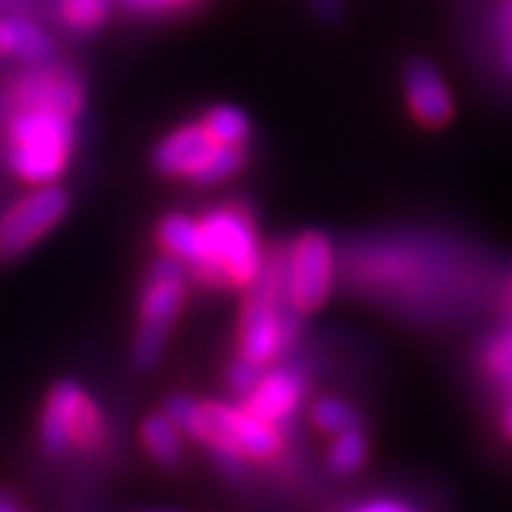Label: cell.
Returning a JSON list of instances; mask_svg holds the SVG:
<instances>
[{
	"label": "cell",
	"mask_w": 512,
	"mask_h": 512,
	"mask_svg": "<svg viewBox=\"0 0 512 512\" xmlns=\"http://www.w3.org/2000/svg\"><path fill=\"white\" fill-rule=\"evenodd\" d=\"M163 410L183 436L205 444L211 453H237L248 461H274L282 453V430L245 404L197 402L194 396L174 393L165 399Z\"/></svg>",
	"instance_id": "1"
},
{
	"label": "cell",
	"mask_w": 512,
	"mask_h": 512,
	"mask_svg": "<svg viewBox=\"0 0 512 512\" xmlns=\"http://www.w3.org/2000/svg\"><path fill=\"white\" fill-rule=\"evenodd\" d=\"M74 117L52 109L9 106L6 160L23 183L52 185L72 163Z\"/></svg>",
	"instance_id": "2"
},
{
	"label": "cell",
	"mask_w": 512,
	"mask_h": 512,
	"mask_svg": "<svg viewBox=\"0 0 512 512\" xmlns=\"http://www.w3.org/2000/svg\"><path fill=\"white\" fill-rule=\"evenodd\" d=\"M262 251L251 214L242 205H217L200 220V256L194 276L214 288H251L262 271Z\"/></svg>",
	"instance_id": "3"
},
{
	"label": "cell",
	"mask_w": 512,
	"mask_h": 512,
	"mask_svg": "<svg viewBox=\"0 0 512 512\" xmlns=\"http://www.w3.org/2000/svg\"><path fill=\"white\" fill-rule=\"evenodd\" d=\"M185 302V262L165 254L148 265L143 293H140V319L131 342V365L148 370L160 362L171 328Z\"/></svg>",
	"instance_id": "4"
},
{
	"label": "cell",
	"mask_w": 512,
	"mask_h": 512,
	"mask_svg": "<svg viewBox=\"0 0 512 512\" xmlns=\"http://www.w3.org/2000/svg\"><path fill=\"white\" fill-rule=\"evenodd\" d=\"M106 436V421L92 396L77 382H57L40 413V444L49 456H66L72 447L89 450Z\"/></svg>",
	"instance_id": "5"
},
{
	"label": "cell",
	"mask_w": 512,
	"mask_h": 512,
	"mask_svg": "<svg viewBox=\"0 0 512 512\" xmlns=\"http://www.w3.org/2000/svg\"><path fill=\"white\" fill-rule=\"evenodd\" d=\"M69 211V197L63 188L35 185L0 214V262H12L32 251Z\"/></svg>",
	"instance_id": "6"
},
{
	"label": "cell",
	"mask_w": 512,
	"mask_h": 512,
	"mask_svg": "<svg viewBox=\"0 0 512 512\" xmlns=\"http://www.w3.org/2000/svg\"><path fill=\"white\" fill-rule=\"evenodd\" d=\"M333 285V245L308 231L288 248V302L299 313L319 311Z\"/></svg>",
	"instance_id": "7"
},
{
	"label": "cell",
	"mask_w": 512,
	"mask_h": 512,
	"mask_svg": "<svg viewBox=\"0 0 512 512\" xmlns=\"http://www.w3.org/2000/svg\"><path fill=\"white\" fill-rule=\"evenodd\" d=\"M9 106L52 109L77 117L83 109V86L69 69L35 63V69L23 72L9 89Z\"/></svg>",
	"instance_id": "8"
},
{
	"label": "cell",
	"mask_w": 512,
	"mask_h": 512,
	"mask_svg": "<svg viewBox=\"0 0 512 512\" xmlns=\"http://www.w3.org/2000/svg\"><path fill=\"white\" fill-rule=\"evenodd\" d=\"M305 373L299 367L279 365L274 370H262L254 390L242 399V404L259 419L271 421L276 427L288 424L299 404L305 399Z\"/></svg>",
	"instance_id": "9"
},
{
	"label": "cell",
	"mask_w": 512,
	"mask_h": 512,
	"mask_svg": "<svg viewBox=\"0 0 512 512\" xmlns=\"http://www.w3.org/2000/svg\"><path fill=\"white\" fill-rule=\"evenodd\" d=\"M404 100L413 117L424 126H444L453 117V94L447 89L439 69L424 60L404 66Z\"/></svg>",
	"instance_id": "10"
},
{
	"label": "cell",
	"mask_w": 512,
	"mask_h": 512,
	"mask_svg": "<svg viewBox=\"0 0 512 512\" xmlns=\"http://www.w3.org/2000/svg\"><path fill=\"white\" fill-rule=\"evenodd\" d=\"M214 146L217 143L208 128L202 123H188L160 140V146L154 148V165L168 177H194Z\"/></svg>",
	"instance_id": "11"
},
{
	"label": "cell",
	"mask_w": 512,
	"mask_h": 512,
	"mask_svg": "<svg viewBox=\"0 0 512 512\" xmlns=\"http://www.w3.org/2000/svg\"><path fill=\"white\" fill-rule=\"evenodd\" d=\"M55 52L52 37L26 18H3V57H20L26 63H49Z\"/></svg>",
	"instance_id": "12"
},
{
	"label": "cell",
	"mask_w": 512,
	"mask_h": 512,
	"mask_svg": "<svg viewBox=\"0 0 512 512\" xmlns=\"http://www.w3.org/2000/svg\"><path fill=\"white\" fill-rule=\"evenodd\" d=\"M140 439H143L148 456L165 470H171L183 461V430L174 424V419L165 410L146 416L143 427H140Z\"/></svg>",
	"instance_id": "13"
},
{
	"label": "cell",
	"mask_w": 512,
	"mask_h": 512,
	"mask_svg": "<svg viewBox=\"0 0 512 512\" xmlns=\"http://www.w3.org/2000/svg\"><path fill=\"white\" fill-rule=\"evenodd\" d=\"M157 239L165 254L177 256L185 262V268H191L200 256V220H191L185 214H168L157 228Z\"/></svg>",
	"instance_id": "14"
},
{
	"label": "cell",
	"mask_w": 512,
	"mask_h": 512,
	"mask_svg": "<svg viewBox=\"0 0 512 512\" xmlns=\"http://www.w3.org/2000/svg\"><path fill=\"white\" fill-rule=\"evenodd\" d=\"M367 461V439L359 427L336 433L328 447V470L333 476H353Z\"/></svg>",
	"instance_id": "15"
},
{
	"label": "cell",
	"mask_w": 512,
	"mask_h": 512,
	"mask_svg": "<svg viewBox=\"0 0 512 512\" xmlns=\"http://www.w3.org/2000/svg\"><path fill=\"white\" fill-rule=\"evenodd\" d=\"M111 15V0H57V18L74 35H89Z\"/></svg>",
	"instance_id": "16"
},
{
	"label": "cell",
	"mask_w": 512,
	"mask_h": 512,
	"mask_svg": "<svg viewBox=\"0 0 512 512\" xmlns=\"http://www.w3.org/2000/svg\"><path fill=\"white\" fill-rule=\"evenodd\" d=\"M202 126L220 146H245L251 137V120L237 106H214L205 114Z\"/></svg>",
	"instance_id": "17"
},
{
	"label": "cell",
	"mask_w": 512,
	"mask_h": 512,
	"mask_svg": "<svg viewBox=\"0 0 512 512\" xmlns=\"http://www.w3.org/2000/svg\"><path fill=\"white\" fill-rule=\"evenodd\" d=\"M242 165H245V151H242V146H220L217 143V146L211 148V154L205 157V163L200 165V171L191 180L200 185L225 183L228 177L237 174Z\"/></svg>",
	"instance_id": "18"
},
{
	"label": "cell",
	"mask_w": 512,
	"mask_h": 512,
	"mask_svg": "<svg viewBox=\"0 0 512 512\" xmlns=\"http://www.w3.org/2000/svg\"><path fill=\"white\" fill-rule=\"evenodd\" d=\"M311 421L328 436H336L342 430L359 427V416L348 402L336 399V396H322L311 404Z\"/></svg>",
	"instance_id": "19"
},
{
	"label": "cell",
	"mask_w": 512,
	"mask_h": 512,
	"mask_svg": "<svg viewBox=\"0 0 512 512\" xmlns=\"http://www.w3.org/2000/svg\"><path fill=\"white\" fill-rule=\"evenodd\" d=\"M262 370H265L262 365H256V362L245 359V356H237V359L228 365V373H225L228 390H231L234 396H239V399H245V396L254 390V384L259 382Z\"/></svg>",
	"instance_id": "20"
},
{
	"label": "cell",
	"mask_w": 512,
	"mask_h": 512,
	"mask_svg": "<svg viewBox=\"0 0 512 512\" xmlns=\"http://www.w3.org/2000/svg\"><path fill=\"white\" fill-rule=\"evenodd\" d=\"M487 370L493 373L495 379H501L504 384H512V330L498 336L493 345L487 348Z\"/></svg>",
	"instance_id": "21"
},
{
	"label": "cell",
	"mask_w": 512,
	"mask_h": 512,
	"mask_svg": "<svg viewBox=\"0 0 512 512\" xmlns=\"http://www.w3.org/2000/svg\"><path fill=\"white\" fill-rule=\"evenodd\" d=\"M350 512H416V510H410L407 504L396 501V498H373V501H365V504L353 507Z\"/></svg>",
	"instance_id": "22"
},
{
	"label": "cell",
	"mask_w": 512,
	"mask_h": 512,
	"mask_svg": "<svg viewBox=\"0 0 512 512\" xmlns=\"http://www.w3.org/2000/svg\"><path fill=\"white\" fill-rule=\"evenodd\" d=\"M131 9L137 12H168V9H180V6H188L194 0H126Z\"/></svg>",
	"instance_id": "23"
},
{
	"label": "cell",
	"mask_w": 512,
	"mask_h": 512,
	"mask_svg": "<svg viewBox=\"0 0 512 512\" xmlns=\"http://www.w3.org/2000/svg\"><path fill=\"white\" fill-rule=\"evenodd\" d=\"M313 9L322 15L325 20H336L339 18V9H342V3L339 0H311Z\"/></svg>",
	"instance_id": "24"
},
{
	"label": "cell",
	"mask_w": 512,
	"mask_h": 512,
	"mask_svg": "<svg viewBox=\"0 0 512 512\" xmlns=\"http://www.w3.org/2000/svg\"><path fill=\"white\" fill-rule=\"evenodd\" d=\"M504 430H507V436L512 439V404L507 407V413H504Z\"/></svg>",
	"instance_id": "25"
},
{
	"label": "cell",
	"mask_w": 512,
	"mask_h": 512,
	"mask_svg": "<svg viewBox=\"0 0 512 512\" xmlns=\"http://www.w3.org/2000/svg\"><path fill=\"white\" fill-rule=\"evenodd\" d=\"M504 63L510 66V72H512V40H510V46H507V52H504Z\"/></svg>",
	"instance_id": "26"
},
{
	"label": "cell",
	"mask_w": 512,
	"mask_h": 512,
	"mask_svg": "<svg viewBox=\"0 0 512 512\" xmlns=\"http://www.w3.org/2000/svg\"><path fill=\"white\" fill-rule=\"evenodd\" d=\"M0 512H20L18 507H12L9 501H0Z\"/></svg>",
	"instance_id": "27"
},
{
	"label": "cell",
	"mask_w": 512,
	"mask_h": 512,
	"mask_svg": "<svg viewBox=\"0 0 512 512\" xmlns=\"http://www.w3.org/2000/svg\"><path fill=\"white\" fill-rule=\"evenodd\" d=\"M0 57H3V18H0Z\"/></svg>",
	"instance_id": "28"
},
{
	"label": "cell",
	"mask_w": 512,
	"mask_h": 512,
	"mask_svg": "<svg viewBox=\"0 0 512 512\" xmlns=\"http://www.w3.org/2000/svg\"><path fill=\"white\" fill-rule=\"evenodd\" d=\"M510 305H512V288H510Z\"/></svg>",
	"instance_id": "29"
},
{
	"label": "cell",
	"mask_w": 512,
	"mask_h": 512,
	"mask_svg": "<svg viewBox=\"0 0 512 512\" xmlns=\"http://www.w3.org/2000/svg\"><path fill=\"white\" fill-rule=\"evenodd\" d=\"M154 512H157V510H154ZM160 512H168V510H160Z\"/></svg>",
	"instance_id": "30"
}]
</instances>
